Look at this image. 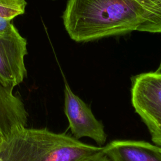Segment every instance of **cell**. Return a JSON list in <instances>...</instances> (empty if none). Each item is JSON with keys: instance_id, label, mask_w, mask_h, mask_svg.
<instances>
[{"instance_id": "cell-10", "label": "cell", "mask_w": 161, "mask_h": 161, "mask_svg": "<svg viewBox=\"0 0 161 161\" xmlns=\"http://www.w3.org/2000/svg\"><path fill=\"white\" fill-rule=\"evenodd\" d=\"M12 21V19L0 16V35L5 33L11 28L13 25Z\"/></svg>"}, {"instance_id": "cell-11", "label": "cell", "mask_w": 161, "mask_h": 161, "mask_svg": "<svg viewBox=\"0 0 161 161\" xmlns=\"http://www.w3.org/2000/svg\"><path fill=\"white\" fill-rule=\"evenodd\" d=\"M89 161H111L104 154H103L96 158H94Z\"/></svg>"}, {"instance_id": "cell-2", "label": "cell", "mask_w": 161, "mask_h": 161, "mask_svg": "<svg viewBox=\"0 0 161 161\" xmlns=\"http://www.w3.org/2000/svg\"><path fill=\"white\" fill-rule=\"evenodd\" d=\"M103 153V147L84 143L66 133L24 127L5 137L3 161H89Z\"/></svg>"}, {"instance_id": "cell-12", "label": "cell", "mask_w": 161, "mask_h": 161, "mask_svg": "<svg viewBox=\"0 0 161 161\" xmlns=\"http://www.w3.org/2000/svg\"><path fill=\"white\" fill-rule=\"evenodd\" d=\"M4 137L3 135L0 132V146L2 144V143H3V140H4Z\"/></svg>"}, {"instance_id": "cell-5", "label": "cell", "mask_w": 161, "mask_h": 161, "mask_svg": "<svg viewBox=\"0 0 161 161\" xmlns=\"http://www.w3.org/2000/svg\"><path fill=\"white\" fill-rule=\"evenodd\" d=\"M64 92V113L72 136L77 140L89 138L103 147L107 138L103 123L95 117L90 107L74 93L65 79Z\"/></svg>"}, {"instance_id": "cell-7", "label": "cell", "mask_w": 161, "mask_h": 161, "mask_svg": "<svg viewBox=\"0 0 161 161\" xmlns=\"http://www.w3.org/2000/svg\"><path fill=\"white\" fill-rule=\"evenodd\" d=\"M28 113L22 100L13 90L0 81V132L7 137L17 130L27 126Z\"/></svg>"}, {"instance_id": "cell-13", "label": "cell", "mask_w": 161, "mask_h": 161, "mask_svg": "<svg viewBox=\"0 0 161 161\" xmlns=\"http://www.w3.org/2000/svg\"><path fill=\"white\" fill-rule=\"evenodd\" d=\"M155 72H157V73H158V74H161V61H160V64H159V66H158L157 70Z\"/></svg>"}, {"instance_id": "cell-9", "label": "cell", "mask_w": 161, "mask_h": 161, "mask_svg": "<svg viewBox=\"0 0 161 161\" xmlns=\"http://www.w3.org/2000/svg\"><path fill=\"white\" fill-rule=\"evenodd\" d=\"M26 4V0H0V16L13 19L25 13Z\"/></svg>"}, {"instance_id": "cell-4", "label": "cell", "mask_w": 161, "mask_h": 161, "mask_svg": "<svg viewBox=\"0 0 161 161\" xmlns=\"http://www.w3.org/2000/svg\"><path fill=\"white\" fill-rule=\"evenodd\" d=\"M27 53V41L14 25L0 35V81L5 87L13 90L26 77Z\"/></svg>"}, {"instance_id": "cell-1", "label": "cell", "mask_w": 161, "mask_h": 161, "mask_svg": "<svg viewBox=\"0 0 161 161\" xmlns=\"http://www.w3.org/2000/svg\"><path fill=\"white\" fill-rule=\"evenodd\" d=\"M62 19L70 38L79 43L144 31L147 23L132 0H68Z\"/></svg>"}, {"instance_id": "cell-6", "label": "cell", "mask_w": 161, "mask_h": 161, "mask_svg": "<svg viewBox=\"0 0 161 161\" xmlns=\"http://www.w3.org/2000/svg\"><path fill=\"white\" fill-rule=\"evenodd\" d=\"M103 153L111 161H161V147L141 140H113Z\"/></svg>"}, {"instance_id": "cell-8", "label": "cell", "mask_w": 161, "mask_h": 161, "mask_svg": "<svg viewBox=\"0 0 161 161\" xmlns=\"http://www.w3.org/2000/svg\"><path fill=\"white\" fill-rule=\"evenodd\" d=\"M145 13L147 23L144 31L161 33V0H132Z\"/></svg>"}, {"instance_id": "cell-14", "label": "cell", "mask_w": 161, "mask_h": 161, "mask_svg": "<svg viewBox=\"0 0 161 161\" xmlns=\"http://www.w3.org/2000/svg\"><path fill=\"white\" fill-rule=\"evenodd\" d=\"M0 161H3V160L1 159V157H0Z\"/></svg>"}, {"instance_id": "cell-3", "label": "cell", "mask_w": 161, "mask_h": 161, "mask_svg": "<svg viewBox=\"0 0 161 161\" xmlns=\"http://www.w3.org/2000/svg\"><path fill=\"white\" fill-rule=\"evenodd\" d=\"M131 103L147 126L153 144L161 147V74L142 73L131 77Z\"/></svg>"}]
</instances>
